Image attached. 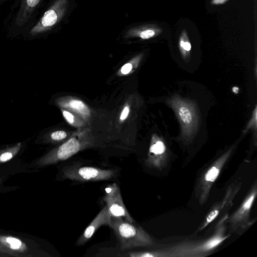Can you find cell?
Here are the masks:
<instances>
[{"label":"cell","instance_id":"cell-1","mask_svg":"<svg viewBox=\"0 0 257 257\" xmlns=\"http://www.w3.org/2000/svg\"><path fill=\"white\" fill-rule=\"evenodd\" d=\"M228 216V214H224L218 220L213 234L209 237L196 241H182L162 249L154 250L155 257H199L209 255L229 236L226 234Z\"/></svg>","mask_w":257,"mask_h":257},{"label":"cell","instance_id":"cell-2","mask_svg":"<svg viewBox=\"0 0 257 257\" xmlns=\"http://www.w3.org/2000/svg\"><path fill=\"white\" fill-rule=\"evenodd\" d=\"M109 226L113 230L122 250L152 245L154 240L139 225L121 217H110Z\"/></svg>","mask_w":257,"mask_h":257},{"label":"cell","instance_id":"cell-3","mask_svg":"<svg viewBox=\"0 0 257 257\" xmlns=\"http://www.w3.org/2000/svg\"><path fill=\"white\" fill-rule=\"evenodd\" d=\"M167 103L173 109L181 125V138L184 142L190 141L197 130L199 115L195 104L188 99L175 95Z\"/></svg>","mask_w":257,"mask_h":257},{"label":"cell","instance_id":"cell-4","mask_svg":"<svg viewBox=\"0 0 257 257\" xmlns=\"http://www.w3.org/2000/svg\"><path fill=\"white\" fill-rule=\"evenodd\" d=\"M234 148V146H232L201 173L198 179L195 188L196 197L201 205L206 203L208 200L214 183L230 157Z\"/></svg>","mask_w":257,"mask_h":257},{"label":"cell","instance_id":"cell-5","mask_svg":"<svg viewBox=\"0 0 257 257\" xmlns=\"http://www.w3.org/2000/svg\"><path fill=\"white\" fill-rule=\"evenodd\" d=\"M62 177L71 180L87 182L108 180L114 177L116 172L111 169H103L91 166L71 165L64 167Z\"/></svg>","mask_w":257,"mask_h":257},{"label":"cell","instance_id":"cell-6","mask_svg":"<svg viewBox=\"0 0 257 257\" xmlns=\"http://www.w3.org/2000/svg\"><path fill=\"white\" fill-rule=\"evenodd\" d=\"M256 194L255 181L240 206L231 215L228 216L226 223L229 225L231 231L236 233L241 232L253 224L252 220L250 219V214Z\"/></svg>","mask_w":257,"mask_h":257},{"label":"cell","instance_id":"cell-7","mask_svg":"<svg viewBox=\"0 0 257 257\" xmlns=\"http://www.w3.org/2000/svg\"><path fill=\"white\" fill-rule=\"evenodd\" d=\"M103 200L110 217H121L130 222H135L124 206L117 184L112 183L105 188Z\"/></svg>","mask_w":257,"mask_h":257},{"label":"cell","instance_id":"cell-8","mask_svg":"<svg viewBox=\"0 0 257 257\" xmlns=\"http://www.w3.org/2000/svg\"><path fill=\"white\" fill-rule=\"evenodd\" d=\"M241 186L240 183H236L229 186L226 191L225 196L221 201L217 202L216 204H214L213 208L206 215L204 219L198 227L197 232L204 229V228L214 221L223 210L225 209H228L231 207L233 204V200L239 191Z\"/></svg>","mask_w":257,"mask_h":257},{"label":"cell","instance_id":"cell-9","mask_svg":"<svg viewBox=\"0 0 257 257\" xmlns=\"http://www.w3.org/2000/svg\"><path fill=\"white\" fill-rule=\"evenodd\" d=\"M110 216L106 206L100 210L89 225L86 228L76 242L77 246H81L91 238L96 230L102 225H109Z\"/></svg>","mask_w":257,"mask_h":257},{"label":"cell","instance_id":"cell-10","mask_svg":"<svg viewBox=\"0 0 257 257\" xmlns=\"http://www.w3.org/2000/svg\"><path fill=\"white\" fill-rule=\"evenodd\" d=\"M167 148L164 142L159 138L155 139L149 149L146 165L157 169L162 168L167 160Z\"/></svg>","mask_w":257,"mask_h":257},{"label":"cell","instance_id":"cell-11","mask_svg":"<svg viewBox=\"0 0 257 257\" xmlns=\"http://www.w3.org/2000/svg\"><path fill=\"white\" fill-rule=\"evenodd\" d=\"M28 248L21 239L10 235H0V253L12 256H24Z\"/></svg>","mask_w":257,"mask_h":257},{"label":"cell","instance_id":"cell-12","mask_svg":"<svg viewBox=\"0 0 257 257\" xmlns=\"http://www.w3.org/2000/svg\"><path fill=\"white\" fill-rule=\"evenodd\" d=\"M25 145V142H19L0 149V164L7 162L15 157Z\"/></svg>","mask_w":257,"mask_h":257},{"label":"cell","instance_id":"cell-13","mask_svg":"<svg viewBox=\"0 0 257 257\" xmlns=\"http://www.w3.org/2000/svg\"><path fill=\"white\" fill-rule=\"evenodd\" d=\"M49 139L54 141L62 140L67 137V134L63 131H55L49 135Z\"/></svg>","mask_w":257,"mask_h":257},{"label":"cell","instance_id":"cell-14","mask_svg":"<svg viewBox=\"0 0 257 257\" xmlns=\"http://www.w3.org/2000/svg\"><path fill=\"white\" fill-rule=\"evenodd\" d=\"M69 105L72 108L78 110L81 113L86 112V107L81 101L78 100H72L69 102Z\"/></svg>","mask_w":257,"mask_h":257},{"label":"cell","instance_id":"cell-15","mask_svg":"<svg viewBox=\"0 0 257 257\" xmlns=\"http://www.w3.org/2000/svg\"><path fill=\"white\" fill-rule=\"evenodd\" d=\"M256 106H255L252 112V115L249 122H248L243 132L246 133L249 129L254 127L256 128Z\"/></svg>","mask_w":257,"mask_h":257},{"label":"cell","instance_id":"cell-16","mask_svg":"<svg viewBox=\"0 0 257 257\" xmlns=\"http://www.w3.org/2000/svg\"><path fill=\"white\" fill-rule=\"evenodd\" d=\"M154 34L155 32L153 31L148 30L143 31L140 34V37L142 39H147L153 37Z\"/></svg>","mask_w":257,"mask_h":257},{"label":"cell","instance_id":"cell-17","mask_svg":"<svg viewBox=\"0 0 257 257\" xmlns=\"http://www.w3.org/2000/svg\"><path fill=\"white\" fill-rule=\"evenodd\" d=\"M132 69V65L131 63H127L124 65L121 68V72L123 74L129 73Z\"/></svg>","mask_w":257,"mask_h":257},{"label":"cell","instance_id":"cell-18","mask_svg":"<svg viewBox=\"0 0 257 257\" xmlns=\"http://www.w3.org/2000/svg\"><path fill=\"white\" fill-rule=\"evenodd\" d=\"M63 114L69 123H72L74 122V116L71 113L67 111H63Z\"/></svg>","mask_w":257,"mask_h":257},{"label":"cell","instance_id":"cell-19","mask_svg":"<svg viewBox=\"0 0 257 257\" xmlns=\"http://www.w3.org/2000/svg\"><path fill=\"white\" fill-rule=\"evenodd\" d=\"M180 46L184 51H189L191 50V44L188 42L181 41L180 42Z\"/></svg>","mask_w":257,"mask_h":257},{"label":"cell","instance_id":"cell-20","mask_svg":"<svg viewBox=\"0 0 257 257\" xmlns=\"http://www.w3.org/2000/svg\"><path fill=\"white\" fill-rule=\"evenodd\" d=\"M128 112H129V109H128V107L125 106L124 108V109L121 114L120 119L121 120L124 119L127 116Z\"/></svg>","mask_w":257,"mask_h":257},{"label":"cell","instance_id":"cell-21","mask_svg":"<svg viewBox=\"0 0 257 257\" xmlns=\"http://www.w3.org/2000/svg\"><path fill=\"white\" fill-rule=\"evenodd\" d=\"M225 0H213L212 4H220L224 3Z\"/></svg>","mask_w":257,"mask_h":257},{"label":"cell","instance_id":"cell-22","mask_svg":"<svg viewBox=\"0 0 257 257\" xmlns=\"http://www.w3.org/2000/svg\"><path fill=\"white\" fill-rule=\"evenodd\" d=\"M232 92H233L234 93H237L238 92V91H239V89L236 86H234L232 87Z\"/></svg>","mask_w":257,"mask_h":257},{"label":"cell","instance_id":"cell-23","mask_svg":"<svg viewBox=\"0 0 257 257\" xmlns=\"http://www.w3.org/2000/svg\"><path fill=\"white\" fill-rule=\"evenodd\" d=\"M6 1H7V0H0V5L2 4L3 3H4Z\"/></svg>","mask_w":257,"mask_h":257}]
</instances>
